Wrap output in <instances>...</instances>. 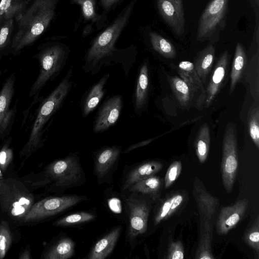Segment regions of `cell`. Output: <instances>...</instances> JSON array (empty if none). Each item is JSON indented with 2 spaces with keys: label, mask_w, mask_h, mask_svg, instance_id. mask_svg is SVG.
Wrapping results in <instances>:
<instances>
[{
  "label": "cell",
  "mask_w": 259,
  "mask_h": 259,
  "mask_svg": "<svg viewBox=\"0 0 259 259\" xmlns=\"http://www.w3.org/2000/svg\"><path fill=\"white\" fill-rule=\"evenodd\" d=\"M58 0H34L29 8L16 19L18 30L12 47L19 51L33 43L49 26L53 20Z\"/></svg>",
  "instance_id": "1"
},
{
  "label": "cell",
  "mask_w": 259,
  "mask_h": 259,
  "mask_svg": "<svg viewBox=\"0 0 259 259\" xmlns=\"http://www.w3.org/2000/svg\"><path fill=\"white\" fill-rule=\"evenodd\" d=\"M68 73L56 89L41 103L32 126L28 141L20 151L19 155L24 159L28 158L42 145L44 128L60 106L70 91L72 82Z\"/></svg>",
  "instance_id": "2"
},
{
  "label": "cell",
  "mask_w": 259,
  "mask_h": 259,
  "mask_svg": "<svg viewBox=\"0 0 259 259\" xmlns=\"http://www.w3.org/2000/svg\"><path fill=\"white\" fill-rule=\"evenodd\" d=\"M35 202L33 194L22 181L10 177L0 180V209L12 220L21 223Z\"/></svg>",
  "instance_id": "3"
},
{
  "label": "cell",
  "mask_w": 259,
  "mask_h": 259,
  "mask_svg": "<svg viewBox=\"0 0 259 259\" xmlns=\"http://www.w3.org/2000/svg\"><path fill=\"white\" fill-rule=\"evenodd\" d=\"M137 0H131L111 25L95 39L85 57L87 66L95 67L111 54L114 45L127 24Z\"/></svg>",
  "instance_id": "4"
},
{
  "label": "cell",
  "mask_w": 259,
  "mask_h": 259,
  "mask_svg": "<svg viewBox=\"0 0 259 259\" xmlns=\"http://www.w3.org/2000/svg\"><path fill=\"white\" fill-rule=\"evenodd\" d=\"M229 0H211L198 21L196 39L198 41H218L220 33L227 23Z\"/></svg>",
  "instance_id": "5"
},
{
  "label": "cell",
  "mask_w": 259,
  "mask_h": 259,
  "mask_svg": "<svg viewBox=\"0 0 259 259\" xmlns=\"http://www.w3.org/2000/svg\"><path fill=\"white\" fill-rule=\"evenodd\" d=\"M44 179L37 185L54 182L53 186L60 188H68L79 185L84 179V175L75 154L52 162L44 171Z\"/></svg>",
  "instance_id": "6"
},
{
  "label": "cell",
  "mask_w": 259,
  "mask_h": 259,
  "mask_svg": "<svg viewBox=\"0 0 259 259\" xmlns=\"http://www.w3.org/2000/svg\"><path fill=\"white\" fill-rule=\"evenodd\" d=\"M66 57L65 49L59 45L47 47L41 52L39 55V73L30 90V96L38 95L46 83L58 74Z\"/></svg>",
  "instance_id": "7"
},
{
  "label": "cell",
  "mask_w": 259,
  "mask_h": 259,
  "mask_svg": "<svg viewBox=\"0 0 259 259\" xmlns=\"http://www.w3.org/2000/svg\"><path fill=\"white\" fill-rule=\"evenodd\" d=\"M238 167L236 128L232 122L225 129L222 145L221 163L222 182L225 190L230 193L235 183Z\"/></svg>",
  "instance_id": "8"
},
{
  "label": "cell",
  "mask_w": 259,
  "mask_h": 259,
  "mask_svg": "<svg viewBox=\"0 0 259 259\" xmlns=\"http://www.w3.org/2000/svg\"><path fill=\"white\" fill-rule=\"evenodd\" d=\"M85 198L77 195L45 198L34 203L21 223L39 222L72 207Z\"/></svg>",
  "instance_id": "9"
},
{
  "label": "cell",
  "mask_w": 259,
  "mask_h": 259,
  "mask_svg": "<svg viewBox=\"0 0 259 259\" xmlns=\"http://www.w3.org/2000/svg\"><path fill=\"white\" fill-rule=\"evenodd\" d=\"M125 200L128 215L127 238L133 242L147 230L150 206L145 199L132 192Z\"/></svg>",
  "instance_id": "10"
},
{
  "label": "cell",
  "mask_w": 259,
  "mask_h": 259,
  "mask_svg": "<svg viewBox=\"0 0 259 259\" xmlns=\"http://www.w3.org/2000/svg\"><path fill=\"white\" fill-rule=\"evenodd\" d=\"M156 6L161 18L174 33L182 35L185 27L183 0H157Z\"/></svg>",
  "instance_id": "11"
},
{
  "label": "cell",
  "mask_w": 259,
  "mask_h": 259,
  "mask_svg": "<svg viewBox=\"0 0 259 259\" xmlns=\"http://www.w3.org/2000/svg\"><path fill=\"white\" fill-rule=\"evenodd\" d=\"M175 68L189 86L191 94L192 103L198 108L204 107L206 99V89L197 73L193 63L188 61L180 62Z\"/></svg>",
  "instance_id": "12"
},
{
  "label": "cell",
  "mask_w": 259,
  "mask_h": 259,
  "mask_svg": "<svg viewBox=\"0 0 259 259\" xmlns=\"http://www.w3.org/2000/svg\"><path fill=\"white\" fill-rule=\"evenodd\" d=\"M248 204V199H242L231 206L222 207L216 223L217 234L225 235L234 228L244 215Z\"/></svg>",
  "instance_id": "13"
},
{
  "label": "cell",
  "mask_w": 259,
  "mask_h": 259,
  "mask_svg": "<svg viewBox=\"0 0 259 259\" xmlns=\"http://www.w3.org/2000/svg\"><path fill=\"white\" fill-rule=\"evenodd\" d=\"M15 82V75L13 73L7 79L0 91V139L7 134L15 115V108L10 109Z\"/></svg>",
  "instance_id": "14"
},
{
  "label": "cell",
  "mask_w": 259,
  "mask_h": 259,
  "mask_svg": "<svg viewBox=\"0 0 259 259\" xmlns=\"http://www.w3.org/2000/svg\"><path fill=\"white\" fill-rule=\"evenodd\" d=\"M193 194L198 209L200 219L211 221L219 207V199L209 193L198 178H196L194 181Z\"/></svg>",
  "instance_id": "15"
},
{
  "label": "cell",
  "mask_w": 259,
  "mask_h": 259,
  "mask_svg": "<svg viewBox=\"0 0 259 259\" xmlns=\"http://www.w3.org/2000/svg\"><path fill=\"white\" fill-rule=\"evenodd\" d=\"M122 107L120 96H114L106 101L102 106L95 121L94 132H103L114 125L118 120Z\"/></svg>",
  "instance_id": "16"
},
{
  "label": "cell",
  "mask_w": 259,
  "mask_h": 259,
  "mask_svg": "<svg viewBox=\"0 0 259 259\" xmlns=\"http://www.w3.org/2000/svg\"><path fill=\"white\" fill-rule=\"evenodd\" d=\"M229 53L224 52L219 58L206 89V99L204 107L208 108L219 93L224 80L228 65Z\"/></svg>",
  "instance_id": "17"
},
{
  "label": "cell",
  "mask_w": 259,
  "mask_h": 259,
  "mask_svg": "<svg viewBox=\"0 0 259 259\" xmlns=\"http://www.w3.org/2000/svg\"><path fill=\"white\" fill-rule=\"evenodd\" d=\"M121 148L117 146L107 147L96 155L94 171L98 180L104 178L110 171L119 157Z\"/></svg>",
  "instance_id": "18"
},
{
  "label": "cell",
  "mask_w": 259,
  "mask_h": 259,
  "mask_svg": "<svg viewBox=\"0 0 259 259\" xmlns=\"http://www.w3.org/2000/svg\"><path fill=\"white\" fill-rule=\"evenodd\" d=\"M162 162L155 160L143 162L132 168L127 174L122 186L126 190L133 184L155 176L163 168Z\"/></svg>",
  "instance_id": "19"
},
{
  "label": "cell",
  "mask_w": 259,
  "mask_h": 259,
  "mask_svg": "<svg viewBox=\"0 0 259 259\" xmlns=\"http://www.w3.org/2000/svg\"><path fill=\"white\" fill-rule=\"evenodd\" d=\"M198 245L195 253L196 259H213L211 241L213 227L211 221L200 219Z\"/></svg>",
  "instance_id": "20"
},
{
  "label": "cell",
  "mask_w": 259,
  "mask_h": 259,
  "mask_svg": "<svg viewBox=\"0 0 259 259\" xmlns=\"http://www.w3.org/2000/svg\"><path fill=\"white\" fill-rule=\"evenodd\" d=\"M186 200V195L182 192L174 193L164 199L155 211V224H158L170 217L181 208Z\"/></svg>",
  "instance_id": "21"
},
{
  "label": "cell",
  "mask_w": 259,
  "mask_h": 259,
  "mask_svg": "<svg viewBox=\"0 0 259 259\" xmlns=\"http://www.w3.org/2000/svg\"><path fill=\"white\" fill-rule=\"evenodd\" d=\"M121 233V227L115 228L99 240L89 254V259H104L113 250Z\"/></svg>",
  "instance_id": "22"
},
{
  "label": "cell",
  "mask_w": 259,
  "mask_h": 259,
  "mask_svg": "<svg viewBox=\"0 0 259 259\" xmlns=\"http://www.w3.org/2000/svg\"><path fill=\"white\" fill-rule=\"evenodd\" d=\"M215 52L214 47L212 44H209L199 52L194 59V68L203 84L205 83L212 67Z\"/></svg>",
  "instance_id": "23"
},
{
  "label": "cell",
  "mask_w": 259,
  "mask_h": 259,
  "mask_svg": "<svg viewBox=\"0 0 259 259\" xmlns=\"http://www.w3.org/2000/svg\"><path fill=\"white\" fill-rule=\"evenodd\" d=\"M247 56L243 45L238 42L236 45L230 74L229 94L234 91L236 84L241 79L245 70Z\"/></svg>",
  "instance_id": "24"
},
{
  "label": "cell",
  "mask_w": 259,
  "mask_h": 259,
  "mask_svg": "<svg viewBox=\"0 0 259 259\" xmlns=\"http://www.w3.org/2000/svg\"><path fill=\"white\" fill-rule=\"evenodd\" d=\"M162 185L161 179L155 175L133 184L127 190L131 192L148 195L155 200L160 195Z\"/></svg>",
  "instance_id": "25"
},
{
  "label": "cell",
  "mask_w": 259,
  "mask_h": 259,
  "mask_svg": "<svg viewBox=\"0 0 259 259\" xmlns=\"http://www.w3.org/2000/svg\"><path fill=\"white\" fill-rule=\"evenodd\" d=\"M75 250V243L68 238L64 237L58 240L45 251L43 258L45 259H67L71 257Z\"/></svg>",
  "instance_id": "26"
},
{
  "label": "cell",
  "mask_w": 259,
  "mask_h": 259,
  "mask_svg": "<svg viewBox=\"0 0 259 259\" xmlns=\"http://www.w3.org/2000/svg\"><path fill=\"white\" fill-rule=\"evenodd\" d=\"M109 76V74H105L90 91L84 102L83 116H86L92 112L102 99L105 92L104 89Z\"/></svg>",
  "instance_id": "27"
},
{
  "label": "cell",
  "mask_w": 259,
  "mask_h": 259,
  "mask_svg": "<svg viewBox=\"0 0 259 259\" xmlns=\"http://www.w3.org/2000/svg\"><path fill=\"white\" fill-rule=\"evenodd\" d=\"M149 75L147 63L142 66L138 76L135 93V107L142 108L146 104L148 93Z\"/></svg>",
  "instance_id": "28"
},
{
  "label": "cell",
  "mask_w": 259,
  "mask_h": 259,
  "mask_svg": "<svg viewBox=\"0 0 259 259\" xmlns=\"http://www.w3.org/2000/svg\"><path fill=\"white\" fill-rule=\"evenodd\" d=\"M168 80L176 99L183 107L192 103L190 89L187 83L178 76H170Z\"/></svg>",
  "instance_id": "29"
},
{
  "label": "cell",
  "mask_w": 259,
  "mask_h": 259,
  "mask_svg": "<svg viewBox=\"0 0 259 259\" xmlns=\"http://www.w3.org/2000/svg\"><path fill=\"white\" fill-rule=\"evenodd\" d=\"M210 142L209 127L207 124H204L199 129L195 141L196 154L201 163H204L207 159Z\"/></svg>",
  "instance_id": "30"
},
{
  "label": "cell",
  "mask_w": 259,
  "mask_h": 259,
  "mask_svg": "<svg viewBox=\"0 0 259 259\" xmlns=\"http://www.w3.org/2000/svg\"><path fill=\"white\" fill-rule=\"evenodd\" d=\"M149 36L151 46L155 51L166 58L176 57V49L169 41L155 32H151Z\"/></svg>",
  "instance_id": "31"
},
{
  "label": "cell",
  "mask_w": 259,
  "mask_h": 259,
  "mask_svg": "<svg viewBox=\"0 0 259 259\" xmlns=\"http://www.w3.org/2000/svg\"><path fill=\"white\" fill-rule=\"evenodd\" d=\"M259 51L257 50L256 54L252 57L250 62L247 65L245 69L247 82L250 84V93L253 99L258 103L259 98V79L254 78V75L258 69Z\"/></svg>",
  "instance_id": "32"
},
{
  "label": "cell",
  "mask_w": 259,
  "mask_h": 259,
  "mask_svg": "<svg viewBox=\"0 0 259 259\" xmlns=\"http://www.w3.org/2000/svg\"><path fill=\"white\" fill-rule=\"evenodd\" d=\"M27 2L18 0H1L0 2V17L5 20L17 18L22 12Z\"/></svg>",
  "instance_id": "33"
},
{
  "label": "cell",
  "mask_w": 259,
  "mask_h": 259,
  "mask_svg": "<svg viewBox=\"0 0 259 259\" xmlns=\"http://www.w3.org/2000/svg\"><path fill=\"white\" fill-rule=\"evenodd\" d=\"M243 240L252 249L255 258H259V217L257 215L254 221L244 234Z\"/></svg>",
  "instance_id": "34"
},
{
  "label": "cell",
  "mask_w": 259,
  "mask_h": 259,
  "mask_svg": "<svg viewBox=\"0 0 259 259\" xmlns=\"http://www.w3.org/2000/svg\"><path fill=\"white\" fill-rule=\"evenodd\" d=\"M13 239V234L9 222L6 220H2L0 221V259L5 257Z\"/></svg>",
  "instance_id": "35"
},
{
  "label": "cell",
  "mask_w": 259,
  "mask_h": 259,
  "mask_svg": "<svg viewBox=\"0 0 259 259\" xmlns=\"http://www.w3.org/2000/svg\"><path fill=\"white\" fill-rule=\"evenodd\" d=\"M96 216L89 212H78L65 216L54 222V225L59 227H67L82 224L95 219Z\"/></svg>",
  "instance_id": "36"
},
{
  "label": "cell",
  "mask_w": 259,
  "mask_h": 259,
  "mask_svg": "<svg viewBox=\"0 0 259 259\" xmlns=\"http://www.w3.org/2000/svg\"><path fill=\"white\" fill-rule=\"evenodd\" d=\"M248 127L250 138L255 146L259 149V106L254 104L248 112Z\"/></svg>",
  "instance_id": "37"
},
{
  "label": "cell",
  "mask_w": 259,
  "mask_h": 259,
  "mask_svg": "<svg viewBox=\"0 0 259 259\" xmlns=\"http://www.w3.org/2000/svg\"><path fill=\"white\" fill-rule=\"evenodd\" d=\"M74 3L80 5L82 15L87 21L96 22L98 15L96 11L95 0H72Z\"/></svg>",
  "instance_id": "38"
},
{
  "label": "cell",
  "mask_w": 259,
  "mask_h": 259,
  "mask_svg": "<svg viewBox=\"0 0 259 259\" xmlns=\"http://www.w3.org/2000/svg\"><path fill=\"white\" fill-rule=\"evenodd\" d=\"M13 19L5 20L0 17V50L7 45L13 26Z\"/></svg>",
  "instance_id": "39"
},
{
  "label": "cell",
  "mask_w": 259,
  "mask_h": 259,
  "mask_svg": "<svg viewBox=\"0 0 259 259\" xmlns=\"http://www.w3.org/2000/svg\"><path fill=\"white\" fill-rule=\"evenodd\" d=\"M11 140L8 139L0 150V168L3 174L5 172L13 159V151L10 147Z\"/></svg>",
  "instance_id": "40"
},
{
  "label": "cell",
  "mask_w": 259,
  "mask_h": 259,
  "mask_svg": "<svg viewBox=\"0 0 259 259\" xmlns=\"http://www.w3.org/2000/svg\"><path fill=\"white\" fill-rule=\"evenodd\" d=\"M182 165L180 161H174L168 167L164 177V186L170 187L179 177Z\"/></svg>",
  "instance_id": "41"
},
{
  "label": "cell",
  "mask_w": 259,
  "mask_h": 259,
  "mask_svg": "<svg viewBox=\"0 0 259 259\" xmlns=\"http://www.w3.org/2000/svg\"><path fill=\"white\" fill-rule=\"evenodd\" d=\"M167 259H183L184 258V249L182 243L176 241L169 243L166 256Z\"/></svg>",
  "instance_id": "42"
},
{
  "label": "cell",
  "mask_w": 259,
  "mask_h": 259,
  "mask_svg": "<svg viewBox=\"0 0 259 259\" xmlns=\"http://www.w3.org/2000/svg\"><path fill=\"white\" fill-rule=\"evenodd\" d=\"M153 140V139H149L131 145L125 150L124 153H128L135 149L147 145L149 144L150 143H151Z\"/></svg>",
  "instance_id": "43"
},
{
  "label": "cell",
  "mask_w": 259,
  "mask_h": 259,
  "mask_svg": "<svg viewBox=\"0 0 259 259\" xmlns=\"http://www.w3.org/2000/svg\"><path fill=\"white\" fill-rule=\"evenodd\" d=\"M119 0H101V5L103 8L106 11L112 8Z\"/></svg>",
  "instance_id": "44"
},
{
  "label": "cell",
  "mask_w": 259,
  "mask_h": 259,
  "mask_svg": "<svg viewBox=\"0 0 259 259\" xmlns=\"http://www.w3.org/2000/svg\"><path fill=\"white\" fill-rule=\"evenodd\" d=\"M250 4L252 8L253 9L255 20H259V0H250Z\"/></svg>",
  "instance_id": "45"
},
{
  "label": "cell",
  "mask_w": 259,
  "mask_h": 259,
  "mask_svg": "<svg viewBox=\"0 0 259 259\" xmlns=\"http://www.w3.org/2000/svg\"><path fill=\"white\" fill-rule=\"evenodd\" d=\"M31 258L30 250L27 247L23 250L18 256L19 259H31Z\"/></svg>",
  "instance_id": "46"
},
{
  "label": "cell",
  "mask_w": 259,
  "mask_h": 259,
  "mask_svg": "<svg viewBox=\"0 0 259 259\" xmlns=\"http://www.w3.org/2000/svg\"><path fill=\"white\" fill-rule=\"evenodd\" d=\"M4 174L2 172V170L0 168V180L4 178Z\"/></svg>",
  "instance_id": "47"
}]
</instances>
